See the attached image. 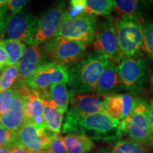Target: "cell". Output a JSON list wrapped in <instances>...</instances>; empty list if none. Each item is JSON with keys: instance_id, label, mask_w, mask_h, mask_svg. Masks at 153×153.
<instances>
[{"instance_id": "484cf974", "label": "cell", "mask_w": 153, "mask_h": 153, "mask_svg": "<svg viewBox=\"0 0 153 153\" xmlns=\"http://www.w3.org/2000/svg\"><path fill=\"white\" fill-rule=\"evenodd\" d=\"M111 153H146L142 145L132 140H119L113 145Z\"/></svg>"}, {"instance_id": "8d00e7d4", "label": "cell", "mask_w": 153, "mask_h": 153, "mask_svg": "<svg viewBox=\"0 0 153 153\" xmlns=\"http://www.w3.org/2000/svg\"><path fill=\"white\" fill-rule=\"evenodd\" d=\"M150 89L151 92L153 93V72L151 74L150 79Z\"/></svg>"}, {"instance_id": "ba28073f", "label": "cell", "mask_w": 153, "mask_h": 153, "mask_svg": "<svg viewBox=\"0 0 153 153\" xmlns=\"http://www.w3.org/2000/svg\"><path fill=\"white\" fill-rule=\"evenodd\" d=\"M92 44L94 51L103 53L114 64L118 65L123 60L112 17H106L97 25Z\"/></svg>"}, {"instance_id": "f546056e", "label": "cell", "mask_w": 153, "mask_h": 153, "mask_svg": "<svg viewBox=\"0 0 153 153\" xmlns=\"http://www.w3.org/2000/svg\"><path fill=\"white\" fill-rule=\"evenodd\" d=\"M17 145L15 133L0 126V146Z\"/></svg>"}, {"instance_id": "d4e9b609", "label": "cell", "mask_w": 153, "mask_h": 153, "mask_svg": "<svg viewBox=\"0 0 153 153\" xmlns=\"http://www.w3.org/2000/svg\"><path fill=\"white\" fill-rule=\"evenodd\" d=\"M123 110L120 94L104 97V112L114 119L120 120Z\"/></svg>"}, {"instance_id": "8992f818", "label": "cell", "mask_w": 153, "mask_h": 153, "mask_svg": "<svg viewBox=\"0 0 153 153\" xmlns=\"http://www.w3.org/2000/svg\"><path fill=\"white\" fill-rule=\"evenodd\" d=\"M97 25V16L80 14L65 18L55 37L75 41L89 45L92 43Z\"/></svg>"}, {"instance_id": "44dd1931", "label": "cell", "mask_w": 153, "mask_h": 153, "mask_svg": "<svg viewBox=\"0 0 153 153\" xmlns=\"http://www.w3.org/2000/svg\"><path fill=\"white\" fill-rule=\"evenodd\" d=\"M62 138L69 153H90L94 148L92 140L80 134L69 133Z\"/></svg>"}, {"instance_id": "cb8c5ba5", "label": "cell", "mask_w": 153, "mask_h": 153, "mask_svg": "<svg viewBox=\"0 0 153 153\" xmlns=\"http://www.w3.org/2000/svg\"><path fill=\"white\" fill-rule=\"evenodd\" d=\"M1 45L7 55V66L18 64L26 48L25 43L21 41L1 40Z\"/></svg>"}, {"instance_id": "836d02e7", "label": "cell", "mask_w": 153, "mask_h": 153, "mask_svg": "<svg viewBox=\"0 0 153 153\" xmlns=\"http://www.w3.org/2000/svg\"><path fill=\"white\" fill-rule=\"evenodd\" d=\"M7 65V55L1 45V40L0 38V67L5 68Z\"/></svg>"}, {"instance_id": "ac0fdd59", "label": "cell", "mask_w": 153, "mask_h": 153, "mask_svg": "<svg viewBox=\"0 0 153 153\" xmlns=\"http://www.w3.org/2000/svg\"><path fill=\"white\" fill-rule=\"evenodd\" d=\"M122 90L118 65L109 60L101 73L96 87V94L105 97L109 95L118 94Z\"/></svg>"}, {"instance_id": "e0dca14e", "label": "cell", "mask_w": 153, "mask_h": 153, "mask_svg": "<svg viewBox=\"0 0 153 153\" xmlns=\"http://www.w3.org/2000/svg\"><path fill=\"white\" fill-rule=\"evenodd\" d=\"M15 90L16 92L8 107L0 116V126L14 133H16L26 122L23 97L18 90Z\"/></svg>"}, {"instance_id": "8fae6325", "label": "cell", "mask_w": 153, "mask_h": 153, "mask_svg": "<svg viewBox=\"0 0 153 153\" xmlns=\"http://www.w3.org/2000/svg\"><path fill=\"white\" fill-rule=\"evenodd\" d=\"M38 20V16L33 13L20 11L0 31V38L3 41H16L25 43L33 33Z\"/></svg>"}, {"instance_id": "d6a6232c", "label": "cell", "mask_w": 153, "mask_h": 153, "mask_svg": "<svg viewBox=\"0 0 153 153\" xmlns=\"http://www.w3.org/2000/svg\"><path fill=\"white\" fill-rule=\"evenodd\" d=\"M148 118L150 131L153 137V97H152V99H151V100L150 101V104H148Z\"/></svg>"}, {"instance_id": "4dcf8cb0", "label": "cell", "mask_w": 153, "mask_h": 153, "mask_svg": "<svg viewBox=\"0 0 153 153\" xmlns=\"http://www.w3.org/2000/svg\"><path fill=\"white\" fill-rule=\"evenodd\" d=\"M16 92L14 89H11L0 92V116L4 114L8 107L9 103Z\"/></svg>"}, {"instance_id": "60d3db41", "label": "cell", "mask_w": 153, "mask_h": 153, "mask_svg": "<svg viewBox=\"0 0 153 153\" xmlns=\"http://www.w3.org/2000/svg\"><path fill=\"white\" fill-rule=\"evenodd\" d=\"M0 87H1V74H0Z\"/></svg>"}, {"instance_id": "83f0119b", "label": "cell", "mask_w": 153, "mask_h": 153, "mask_svg": "<svg viewBox=\"0 0 153 153\" xmlns=\"http://www.w3.org/2000/svg\"><path fill=\"white\" fill-rule=\"evenodd\" d=\"M143 50L149 59L153 62V19L145 20L143 24Z\"/></svg>"}, {"instance_id": "74e56055", "label": "cell", "mask_w": 153, "mask_h": 153, "mask_svg": "<svg viewBox=\"0 0 153 153\" xmlns=\"http://www.w3.org/2000/svg\"><path fill=\"white\" fill-rule=\"evenodd\" d=\"M98 153H111V150H108V149L104 148V149H101V150H99Z\"/></svg>"}, {"instance_id": "52a82bcc", "label": "cell", "mask_w": 153, "mask_h": 153, "mask_svg": "<svg viewBox=\"0 0 153 153\" xmlns=\"http://www.w3.org/2000/svg\"><path fill=\"white\" fill-rule=\"evenodd\" d=\"M67 10L64 1L48 10L38 19L33 33L25 43L39 45L55 38L65 20Z\"/></svg>"}, {"instance_id": "277c9868", "label": "cell", "mask_w": 153, "mask_h": 153, "mask_svg": "<svg viewBox=\"0 0 153 153\" xmlns=\"http://www.w3.org/2000/svg\"><path fill=\"white\" fill-rule=\"evenodd\" d=\"M118 66L122 90L133 97L140 95L146 89L152 74L146 58L139 57L123 59Z\"/></svg>"}, {"instance_id": "ffe728a7", "label": "cell", "mask_w": 153, "mask_h": 153, "mask_svg": "<svg viewBox=\"0 0 153 153\" xmlns=\"http://www.w3.org/2000/svg\"><path fill=\"white\" fill-rule=\"evenodd\" d=\"M114 11L121 16H131L137 19H143L148 15V2L137 0H115ZM141 21V20H140Z\"/></svg>"}, {"instance_id": "7a4b0ae2", "label": "cell", "mask_w": 153, "mask_h": 153, "mask_svg": "<svg viewBox=\"0 0 153 153\" xmlns=\"http://www.w3.org/2000/svg\"><path fill=\"white\" fill-rule=\"evenodd\" d=\"M62 132L80 134L92 140L102 142H117L123 134L120 120L109 117L104 112L89 115L72 123L62 125Z\"/></svg>"}, {"instance_id": "603a6c76", "label": "cell", "mask_w": 153, "mask_h": 153, "mask_svg": "<svg viewBox=\"0 0 153 153\" xmlns=\"http://www.w3.org/2000/svg\"><path fill=\"white\" fill-rule=\"evenodd\" d=\"M28 2L27 0H0V31Z\"/></svg>"}, {"instance_id": "7402d4cb", "label": "cell", "mask_w": 153, "mask_h": 153, "mask_svg": "<svg viewBox=\"0 0 153 153\" xmlns=\"http://www.w3.org/2000/svg\"><path fill=\"white\" fill-rule=\"evenodd\" d=\"M50 98L56 105L61 114L64 115L68 109L70 104V93L67 83H57L48 88Z\"/></svg>"}, {"instance_id": "7c38bea8", "label": "cell", "mask_w": 153, "mask_h": 153, "mask_svg": "<svg viewBox=\"0 0 153 153\" xmlns=\"http://www.w3.org/2000/svg\"><path fill=\"white\" fill-rule=\"evenodd\" d=\"M70 102L62 125L72 123L89 115L104 112V97L97 94H78L70 98Z\"/></svg>"}, {"instance_id": "5bb4252c", "label": "cell", "mask_w": 153, "mask_h": 153, "mask_svg": "<svg viewBox=\"0 0 153 153\" xmlns=\"http://www.w3.org/2000/svg\"><path fill=\"white\" fill-rule=\"evenodd\" d=\"M16 90L22 94L24 101L26 122L35 124L42 128H47L43 117V104L41 92L30 89L25 85H21Z\"/></svg>"}, {"instance_id": "5b68a950", "label": "cell", "mask_w": 153, "mask_h": 153, "mask_svg": "<svg viewBox=\"0 0 153 153\" xmlns=\"http://www.w3.org/2000/svg\"><path fill=\"white\" fill-rule=\"evenodd\" d=\"M88 45L83 43L55 37L47 41L41 48L43 57L48 62H55L69 68L84 57Z\"/></svg>"}, {"instance_id": "d590c367", "label": "cell", "mask_w": 153, "mask_h": 153, "mask_svg": "<svg viewBox=\"0 0 153 153\" xmlns=\"http://www.w3.org/2000/svg\"><path fill=\"white\" fill-rule=\"evenodd\" d=\"M10 153H30L28 152L27 150H26L22 147H19L18 145L15 146L14 148L12 149L11 152Z\"/></svg>"}, {"instance_id": "f35d334b", "label": "cell", "mask_w": 153, "mask_h": 153, "mask_svg": "<svg viewBox=\"0 0 153 153\" xmlns=\"http://www.w3.org/2000/svg\"><path fill=\"white\" fill-rule=\"evenodd\" d=\"M33 153H51V150H50V149H46V150L38 151V152H36Z\"/></svg>"}, {"instance_id": "9a60e30c", "label": "cell", "mask_w": 153, "mask_h": 153, "mask_svg": "<svg viewBox=\"0 0 153 153\" xmlns=\"http://www.w3.org/2000/svg\"><path fill=\"white\" fill-rule=\"evenodd\" d=\"M44 62L43 52L39 45H34L26 47L17 64L19 72L18 81L21 85H26Z\"/></svg>"}, {"instance_id": "3957f363", "label": "cell", "mask_w": 153, "mask_h": 153, "mask_svg": "<svg viewBox=\"0 0 153 153\" xmlns=\"http://www.w3.org/2000/svg\"><path fill=\"white\" fill-rule=\"evenodd\" d=\"M118 46L123 59L144 57V28L140 20L131 16L114 19Z\"/></svg>"}, {"instance_id": "ab89813d", "label": "cell", "mask_w": 153, "mask_h": 153, "mask_svg": "<svg viewBox=\"0 0 153 153\" xmlns=\"http://www.w3.org/2000/svg\"><path fill=\"white\" fill-rule=\"evenodd\" d=\"M4 68H1V67H0V74H1V72H2V70H3Z\"/></svg>"}, {"instance_id": "e575fe53", "label": "cell", "mask_w": 153, "mask_h": 153, "mask_svg": "<svg viewBox=\"0 0 153 153\" xmlns=\"http://www.w3.org/2000/svg\"><path fill=\"white\" fill-rule=\"evenodd\" d=\"M16 145H7V146H0V153H10L12 149Z\"/></svg>"}, {"instance_id": "4fadbf2b", "label": "cell", "mask_w": 153, "mask_h": 153, "mask_svg": "<svg viewBox=\"0 0 153 153\" xmlns=\"http://www.w3.org/2000/svg\"><path fill=\"white\" fill-rule=\"evenodd\" d=\"M68 81L69 68L57 63L45 62L25 85L33 90L45 91L54 84H68Z\"/></svg>"}, {"instance_id": "6da1fadb", "label": "cell", "mask_w": 153, "mask_h": 153, "mask_svg": "<svg viewBox=\"0 0 153 153\" xmlns=\"http://www.w3.org/2000/svg\"><path fill=\"white\" fill-rule=\"evenodd\" d=\"M108 62L106 55L94 51L69 69L70 99L78 94L95 92L98 80Z\"/></svg>"}, {"instance_id": "2e32d148", "label": "cell", "mask_w": 153, "mask_h": 153, "mask_svg": "<svg viewBox=\"0 0 153 153\" xmlns=\"http://www.w3.org/2000/svg\"><path fill=\"white\" fill-rule=\"evenodd\" d=\"M70 6L66 11L68 17L80 14L108 16L114 10L112 0H73L70 1Z\"/></svg>"}, {"instance_id": "1f68e13d", "label": "cell", "mask_w": 153, "mask_h": 153, "mask_svg": "<svg viewBox=\"0 0 153 153\" xmlns=\"http://www.w3.org/2000/svg\"><path fill=\"white\" fill-rule=\"evenodd\" d=\"M49 149L51 153H69L63 142L62 137L60 135H57L51 141Z\"/></svg>"}, {"instance_id": "4316f807", "label": "cell", "mask_w": 153, "mask_h": 153, "mask_svg": "<svg viewBox=\"0 0 153 153\" xmlns=\"http://www.w3.org/2000/svg\"><path fill=\"white\" fill-rule=\"evenodd\" d=\"M18 65L6 66L1 74V87L0 92L11 89L13 85L18 81Z\"/></svg>"}, {"instance_id": "d6986e66", "label": "cell", "mask_w": 153, "mask_h": 153, "mask_svg": "<svg viewBox=\"0 0 153 153\" xmlns=\"http://www.w3.org/2000/svg\"><path fill=\"white\" fill-rule=\"evenodd\" d=\"M41 92L43 104V117L47 128L53 133L60 135L63 122V115L61 114L56 105L50 98L48 91H40Z\"/></svg>"}, {"instance_id": "9c48e42d", "label": "cell", "mask_w": 153, "mask_h": 153, "mask_svg": "<svg viewBox=\"0 0 153 153\" xmlns=\"http://www.w3.org/2000/svg\"><path fill=\"white\" fill-rule=\"evenodd\" d=\"M148 104L140 97L135 98L129 123L126 133L130 139L139 144L153 148V137L149 126Z\"/></svg>"}, {"instance_id": "30bf717a", "label": "cell", "mask_w": 153, "mask_h": 153, "mask_svg": "<svg viewBox=\"0 0 153 153\" xmlns=\"http://www.w3.org/2000/svg\"><path fill=\"white\" fill-rule=\"evenodd\" d=\"M57 135L47 128H42L35 124L25 122L23 126L15 133L16 145L28 152L49 149L51 141Z\"/></svg>"}, {"instance_id": "f1b7e54d", "label": "cell", "mask_w": 153, "mask_h": 153, "mask_svg": "<svg viewBox=\"0 0 153 153\" xmlns=\"http://www.w3.org/2000/svg\"><path fill=\"white\" fill-rule=\"evenodd\" d=\"M123 103V110H122L121 116H120V121L131 116L133 111L134 100L135 98L133 96L128 94H120Z\"/></svg>"}]
</instances>
